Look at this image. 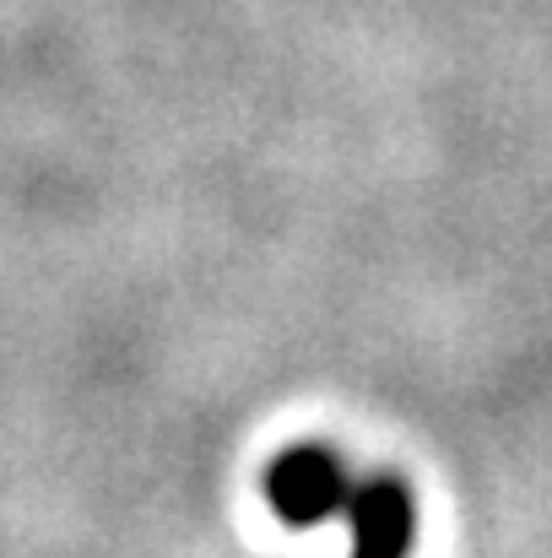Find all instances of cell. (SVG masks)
<instances>
[{
  "label": "cell",
  "mask_w": 552,
  "mask_h": 558,
  "mask_svg": "<svg viewBox=\"0 0 552 558\" xmlns=\"http://www.w3.org/2000/svg\"><path fill=\"white\" fill-rule=\"evenodd\" d=\"M358 494L347 461L326 445H293L266 466V505L287 526H320L336 510H347Z\"/></svg>",
  "instance_id": "6da1fadb"
},
{
  "label": "cell",
  "mask_w": 552,
  "mask_h": 558,
  "mask_svg": "<svg viewBox=\"0 0 552 558\" xmlns=\"http://www.w3.org/2000/svg\"><path fill=\"white\" fill-rule=\"evenodd\" d=\"M347 515H353V558H412V548H417V499L401 477L358 483Z\"/></svg>",
  "instance_id": "7a4b0ae2"
}]
</instances>
